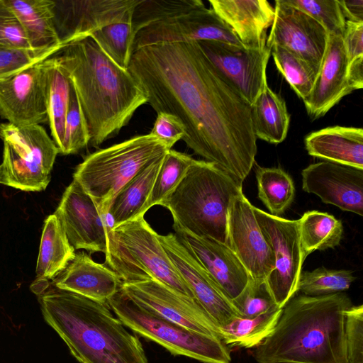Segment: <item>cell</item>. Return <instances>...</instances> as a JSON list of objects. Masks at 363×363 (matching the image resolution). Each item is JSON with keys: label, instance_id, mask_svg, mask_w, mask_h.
Here are the masks:
<instances>
[{"label": "cell", "instance_id": "obj_47", "mask_svg": "<svg viewBox=\"0 0 363 363\" xmlns=\"http://www.w3.org/2000/svg\"><path fill=\"white\" fill-rule=\"evenodd\" d=\"M346 21L363 22V0H338Z\"/></svg>", "mask_w": 363, "mask_h": 363}, {"label": "cell", "instance_id": "obj_48", "mask_svg": "<svg viewBox=\"0 0 363 363\" xmlns=\"http://www.w3.org/2000/svg\"><path fill=\"white\" fill-rule=\"evenodd\" d=\"M347 81L352 91L363 86V57H359L347 66Z\"/></svg>", "mask_w": 363, "mask_h": 363}, {"label": "cell", "instance_id": "obj_11", "mask_svg": "<svg viewBox=\"0 0 363 363\" xmlns=\"http://www.w3.org/2000/svg\"><path fill=\"white\" fill-rule=\"evenodd\" d=\"M52 23L64 46L109 24L132 21L140 0H52Z\"/></svg>", "mask_w": 363, "mask_h": 363}, {"label": "cell", "instance_id": "obj_15", "mask_svg": "<svg viewBox=\"0 0 363 363\" xmlns=\"http://www.w3.org/2000/svg\"><path fill=\"white\" fill-rule=\"evenodd\" d=\"M121 290L139 306L190 330L221 340L218 327L194 300L154 279L122 282Z\"/></svg>", "mask_w": 363, "mask_h": 363}, {"label": "cell", "instance_id": "obj_32", "mask_svg": "<svg viewBox=\"0 0 363 363\" xmlns=\"http://www.w3.org/2000/svg\"><path fill=\"white\" fill-rule=\"evenodd\" d=\"M299 234L303 252L306 257L315 250L335 248L340 244L343 225L333 215L318 211H309L298 219Z\"/></svg>", "mask_w": 363, "mask_h": 363}, {"label": "cell", "instance_id": "obj_22", "mask_svg": "<svg viewBox=\"0 0 363 363\" xmlns=\"http://www.w3.org/2000/svg\"><path fill=\"white\" fill-rule=\"evenodd\" d=\"M348 60L342 36L328 35L325 52L310 95L303 100L312 119L323 116L352 92L347 81Z\"/></svg>", "mask_w": 363, "mask_h": 363}, {"label": "cell", "instance_id": "obj_27", "mask_svg": "<svg viewBox=\"0 0 363 363\" xmlns=\"http://www.w3.org/2000/svg\"><path fill=\"white\" fill-rule=\"evenodd\" d=\"M251 116L257 138L273 144L281 143L285 140L290 115L285 101L269 88L267 81L251 105Z\"/></svg>", "mask_w": 363, "mask_h": 363}, {"label": "cell", "instance_id": "obj_17", "mask_svg": "<svg viewBox=\"0 0 363 363\" xmlns=\"http://www.w3.org/2000/svg\"><path fill=\"white\" fill-rule=\"evenodd\" d=\"M0 116L16 127L48 122L43 61L0 80Z\"/></svg>", "mask_w": 363, "mask_h": 363}, {"label": "cell", "instance_id": "obj_24", "mask_svg": "<svg viewBox=\"0 0 363 363\" xmlns=\"http://www.w3.org/2000/svg\"><path fill=\"white\" fill-rule=\"evenodd\" d=\"M51 281L61 289L103 303H107L122 284L111 269L94 262L85 252L75 253L65 268Z\"/></svg>", "mask_w": 363, "mask_h": 363}, {"label": "cell", "instance_id": "obj_44", "mask_svg": "<svg viewBox=\"0 0 363 363\" xmlns=\"http://www.w3.org/2000/svg\"><path fill=\"white\" fill-rule=\"evenodd\" d=\"M0 46L31 49L18 17L5 0H0Z\"/></svg>", "mask_w": 363, "mask_h": 363}, {"label": "cell", "instance_id": "obj_25", "mask_svg": "<svg viewBox=\"0 0 363 363\" xmlns=\"http://www.w3.org/2000/svg\"><path fill=\"white\" fill-rule=\"evenodd\" d=\"M313 157L363 169V130L332 126L312 132L304 139Z\"/></svg>", "mask_w": 363, "mask_h": 363}, {"label": "cell", "instance_id": "obj_6", "mask_svg": "<svg viewBox=\"0 0 363 363\" xmlns=\"http://www.w3.org/2000/svg\"><path fill=\"white\" fill-rule=\"evenodd\" d=\"M105 255L106 264L122 282L154 279L196 301L144 216L107 228Z\"/></svg>", "mask_w": 363, "mask_h": 363}, {"label": "cell", "instance_id": "obj_28", "mask_svg": "<svg viewBox=\"0 0 363 363\" xmlns=\"http://www.w3.org/2000/svg\"><path fill=\"white\" fill-rule=\"evenodd\" d=\"M5 1L18 17L32 50L47 49L61 45L52 23V0Z\"/></svg>", "mask_w": 363, "mask_h": 363}, {"label": "cell", "instance_id": "obj_26", "mask_svg": "<svg viewBox=\"0 0 363 363\" xmlns=\"http://www.w3.org/2000/svg\"><path fill=\"white\" fill-rule=\"evenodd\" d=\"M164 156L145 166L117 194L106 218L107 228H113L139 216H144L143 210Z\"/></svg>", "mask_w": 363, "mask_h": 363}, {"label": "cell", "instance_id": "obj_37", "mask_svg": "<svg viewBox=\"0 0 363 363\" xmlns=\"http://www.w3.org/2000/svg\"><path fill=\"white\" fill-rule=\"evenodd\" d=\"M206 6L201 0H140L132 16L135 34L154 23Z\"/></svg>", "mask_w": 363, "mask_h": 363}, {"label": "cell", "instance_id": "obj_35", "mask_svg": "<svg viewBox=\"0 0 363 363\" xmlns=\"http://www.w3.org/2000/svg\"><path fill=\"white\" fill-rule=\"evenodd\" d=\"M194 159L189 155L169 150L164 156L150 196L144 206L143 215L162 201L176 189Z\"/></svg>", "mask_w": 363, "mask_h": 363}, {"label": "cell", "instance_id": "obj_34", "mask_svg": "<svg viewBox=\"0 0 363 363\" xmlns=\"http://www.w3.org/2000/svg\"><path fill=\"white\" fill-rule=\"evenodd\" d=\"M135 36L131 21L107 25L89 35L109 59L125 69L133 53Z\"/></svg>", "mask_w": 363, "mask_h": 363}, {"label": "cell", "instance_id": "obj_30", "mask_svg": "<svg viewBox=\"0 0 363 363\" xmlns=\"http://www.w3.org/2000/svg\"><path fill=\"white\" fill-rule=\"evenodd\" d=\"M43 62L46 74L48 122L52 140L60 151L64 138L71 82L52 56Z\"/></svg>", "mask_w": 363, "mask_h": 363}, {"label": "cell", "instance_id": "obj_14", "mask_svg": "<svg viewBox=\"0 0 363 363\" xmlns=\"http://www.w3.org/2000/svg\"><path fill=\"white\" fill-rule=\"evenodd\" d=\"M274 4V18L266 45L294 53L318 72L327 47V31L311 16L283 0Z\"/></svg>", "mask_w": 363, "mask_h": 363}, {"label": "cell", "instance_id": "obj_12", "mask_svg": "<svg viewBox=\"0 0 363 363\" xmlns=\"http://www.w3.org/2000/svg\"><path fill=\"white\" fill-rule=\"evenodd\" d=\"M215 40L243 46L231 28L206 6L150 24L135 36L133 52L158 44Z\"/></svg>", "mask_w": 363, "mask_h": 363}, {"label": "cell", "instance_id": "obj_3", "mask_svg": "<svg viewBox=\"0 0 363 363\" xmlns=\"http://www.w3.org/2000/svg\"><path fill=\"white\" fill-rule=\"evenodd\" d=\"M47 323L79 363H148L138 338L107 303L57 287L52 281L30 286Z\"/></svg>", "mask_w": 363, "mask_h": 363}, {"label": "cell", "instance_id": "obj_1", "mask_svg": "<svg viewBox=\"0 0 363 363\" xmlns=\"http://www.w3.org/2000/svg\"><path fill=\"white\" fill-rule=\"evenodd\" d=\"M128 70L157 112L182 123L194 153L242 184L257 152L251 106L216 69L198 42L135 51Z\"/></svg>", "mask_w": 363, "mask_h": 363}, {"label": "cell", "instance_id": "obj_9", "mask_svg": "<svg viewBox=\"0 0 363 363\" xmlns=\"http://www.w3.org/2000/svg\"><path fill=\"white\" fill-rule=\"evenodd\" d=\"M0 138L4 142L0 184L26 191L45 189L59 150L43 127L3 123Z\"/></svg>", "mask_w": 363, "mask_h": 363}, {"label": "cell", "instance_id": "obj_13", "mask_svg": "<svg viewBox=\"0 0 363 363\" xmlns=\"http://www.w3.org/2000/svg\"><path fill=\"white\" fill-rule=\"evenodd\" d=\"M216 69L251 106L267 81L271 48H246L215 40L198 41Z\"/></svg>", "mask_w": 363, "mask_h": 363}, {"label": "cell", "instance_id": "obj_19", "mask_svg": "<svg viewBox=\"0 0 363 363\" xmlns=\"http://www.w3.org/2000/svg\"><path fill=\"white\" fill-rule=\"evenodd\" d=\"M301 177L304 191L342 211L363 215V169L323 161L308 165Z\"/></svg>", "mask_w": 363, "mask_h": 363}, {"label": "cell", "instance_id": "obj_42", "mask_svg": "<svg viewBox=\"0 0 363 363\" xmlns=\"http://www.w3.org/2000/svg\"><path fill=\"white\" fill-rule=\"evenodd\" d=\"M63 45L43 50L22 49L0 46V80L52 56Z\"/></svg>", "mask_w": 363, "mask_h": 363}, {"label": "cell", "instance_id": "obj_36", "mask_svg": "<svg viewBox=\"0 0 363 363\" xmlns=\"http://www.w3.org/2000/svg\"><path fill=\"white\" fill-rule=\"evenodd\" d=\"M277 69L303 101L311 94L318 72L306 61L279 46L271 48Z\"/></svg>", "mask_w": 363, "mask_h": 363}, {"label": "cell", "instance_id": "obj_21", "mask_svg": "<svg viewBox=\"0 0 363 363\" xmlns=\"http://www.w3.org/2000/svg\"><path fill=\"white\" fill-rule=\"evenodd\" d=\"M181 242L199 262L222 294L231 302L245 289L251 276L225 243L194 235L173 225Z\"/></svg>", "mask_w": 363, "mask_h": 363}, {"label": "cell", "instance_id": "obj_18", "mask_svg": "<svg viewBox=\"0 0 363 363\" xmlns=\"http://www.w3.org/2000/svg\"><path fill=\"white\" fill-rule=\"evenodd\" d=\"M74 250L107 252V227L94 201L73 179L54 213Z\"/></svg>", "mask_w": 363, "mask_h": 363}, {"label": "cell", "instance_id": "obj_2", "mask_svg": "<svg viewBox=\"0 0 363 363\" xmlns=\"http://www.w3.org/2000/svg\"><path fill=\"white\" fill-rule=\"evenodd\" d=\"M52 57L74 86L92 147L118 134L147 103L130 72L116 65L89 36L66 45Z\"/></svg>", "mask_w": 363, "mask_h": 363}, {"label": "cell", "instance_id": "obj_5", "mask_svg": "<svg viewBox=\"0 0 363 363\" xmlns=\"http://www.w3.org/2000/svg\"><path fill=\"white\" fill-rule=\"evenodd\" d=\"M242 184L211 162L194 160L185 176L161 206L186 231L227 244L228 210Z\"/></svg>", "mask_w": 363, "mask_h": 363}, {"label": "cell", "instance_id": "obj_46", "mask_svg": "<svg viewBox=\"0 0 363 363\" xmlns=\"http://www.w3.org/2000/svg\"><path fill=\"white\" fill-rule=\"evenodd\" d=\"M342 39L348 63L363 57V22L346 21Z\"/></svg>", "mask_w": 363, "mask_h": 363}, {"label": "cell", "instance_id": "obj_41", "mask_svg": "<svg viewBox=\"0 0 363 363\" xmlns=\"http://www.w3.org/2000/svg\"><path fill=\"white\" fill-rule=\"evenodd\" d=\"M89 135L78 97L71 82L69 101L65 123L62 145L59 153L75 154L89 144Z\"/></svg>", "mask_w": 363, "mask_h": 363}, {"label": "cell", "instance_id": "obj_23", "mask_svg": "<svg viewBox=\"0 0 363 363\" xmlns=\"http://www.w3.org/2000/svg\"><path fill=\"white\" fill-rule=\"evenodd\" d=\"M211 9L231 28L246 48L266 47L267 30L274 8L266 0H209Z\"/></svg>", "mask_w": 363, "mask_h": 363}, {"label": "cell", "instance_id": "obj_20", "mask_svg": "<svg viewBox=\"0 0 363 363\" xmlns=\"http://www.w3.org/2000/svg\"><path fill=\"white\" fill-rule=\"evenodd\" d=\"M158 238L194 299L218 329L238 315L231 302L222 294L202 265L175 233L158 234Z\"/></svg>", "mask_w": 363, "mask_h": 363}, {"label": "cell", "instance_id": "obj_40", "mask_svg": "<svg viewBox=\"0 0 363 363\" xmlns=\"http://www.w3.org/2000/svg\"><path fill=\"white\" fill-rule=\"evenodd\" d=\"M283 1L311 16L325 29L328 35L342 37L346 20L338 0H283Z\"/></svg>", "mask_w": 363, "mask_h": 363}, {"label": "cell", "instance_id": "obj_7", "mask_svg": "<svg viewBox=\"0 0 363 363\" xmlns=\"http://www.w3.org/2000/svg\"><path fill=\"white\" fill-rule=\"evenodd\" d=\"M169 150L150 133L136 135L87 155L76 167L73 179L92 199L106 223L111 205L120 190L145 166Z\"/></svg>", "mask_w": 363, "mask_h": 363}, {"label": "cell", "instance_id": "obj_16", "mask_svg": "<svg viewBox=\"0 0 363 363\" xmlns=\"http://www.w3.org/2000/svg\"><path fill=\"white\" fill-rule=\"evenodd\" d=\"M253 208L243 193L233 199L228 210L227 245L252 278L266 280L275 267L274 255Z\"/></svg>", "mask_w": 363, "mask_h": 363}, {"label": "cell", "instance_id": "obj_45", "mask_svg": "<svg viewBox=\"0 0 363 363\" xmlns=\"http://www.w3.org/2000/svg\"><path fill=\"white\" fill-rule=\"evenodd\" d=\"M150 134L172 149L178 140H182L185 135V130L182 123L174 116L159 113Z\"/></svg>", "mask_w": 363, "mask_h": 363}, {"label": "cell", "instance_id": "obj_31", "mask_svg": "<svg viewBox=\"0 0 363 363\" xmlns=\"http://www.w3.org/2000/svg\"><path fill=\"white\" fill-rule=\"evenodd\" d=\"M282 308L254 317H233L219 328L221 340L227 346L252 348L257 347L274 329Z\"/></svg>", "mask_w": 363, "mask_h": 363}, {"label": "cell", "instance_id": "obj_39", "mask_svg": "<svg viewBox=\"0 0 363 363\" xmlns=\"http://www.w3.org/2000/svg\"><path fill=\"white\" fill-rule=\"evenodd\" d=\"M231 304L237 315L243 318L254 317L280 308L266 280L252 277L242 291L231 301Z\"/></svg>", "mask_w": 363, "mask_h": 363}, {"label": "cell", "instance_id": "obj_43", "mask_svg": "<svg viewBox=\"0 0 363 363\" xmlns=\"http://www.w3.org/2000/svg\"><path fill=\"white\" fill-rule=\"evenodd\" d=\"M347 363H363V306H352L346 313Z\"/></svg>", "mask_w": 363, "mask_h": 363}, {"label": "cell", "instance_id": "obj_10", "mask_svg": "<svg viewBox=\"0 0 363 363\" xmlns=\"http://www.w3.org/2000/svg\"><path fill=\"white\" fill-rule=\"evenodd\" d=\"M253 209L274 255L275 267L266 281L277 304L282 308L298 292V279L306 258L301 244L298 220L274 216L255 206Z\"/></svg>", "mask_w": 363, "mask_h": 363}, {"label": "cell", "instance_id": "obj_4", "mask_svg": "<svg viewBox=\"0 0 363 363\" xmlns=\"http://www.w3.org/2000/svg\"><path fill=\"white\" fill-rule=\"evenodd\" d=\"M352 306L344 293L299 295L282 308L278 322L254 352L257 363H347L345 323Z\"/></svg>", "mask_w": 363, "mask_h": 363}, {"label": "cell", "instance_id": "obj_33", "mask_svg": "<svg viewBox=\"0 0 363 363\" xmlns=\"http://www.w3.org/2000/svg\"><path fill=\"white\" fill-rule=\"evenodd\" d=\"M256 179L259 199L269 214L280 217L294 199L295 188L291 177L280 168L258 167Z\"/></svg>", "mask_w": 363, "mask_h": 363}, {"label": "cell", "instance_id": "obj_38", "mask_svg": "<svg viewBox=\"0 0 363 363\" xmlns=\"http://www.w3.org/2000/svg\"><path fill=\"white\" fill-rule=\"evenodd\" d=\"M355 279L351 270L319 267L311 272H301L298 291L311 296L340 293L348 289Z\"/></svg>", "mask_w": 363, "mask_h": 363}, {"label": "cell", "instance_id": "obj_29", "mask_svg": "<svg viewBox=\"0 0 363 363\" xmlns=\"http://www.w3.org/2000/svg\"><path fill=\"white\" fill-rule=\"evenodd\" d=\"M74 250L57 216L50 215L43 228L35 280H52L73 258Z\"/></svg>", "mask_w": 363, "mask_h": 363}, {"label": "cell", "instance_id": "obj_8", "mask_svg": "<svg viewBox=\"0 0 363 363\" xmlns=\"http://www.w3.org/2000/svg\"><path fill=\"white\" fill-rule=\"evenodd\" d=\"M107 304L123 325L174 355L203 363H230L228 347L220 339L169 320L135 303L120 290Z\"/></svg>", "mask_w": 363, "mask_h": 363}]
</instances>
